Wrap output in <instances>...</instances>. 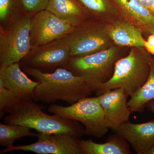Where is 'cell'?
Listing matches in <instances>:
<instances>
[{"label": "cell", "instance_id": "6da1fadb", "mask_svg": "<svg viewBox=\"0 0 154 154\" xmlns=\"http://www.w3.org/2000/svg\"><path fill=\"white\" fill-rule=\"evenodd\" d=\"M22 69L39 83L33 92V99L35 102L50 103L61 100L71 105L95 92L90 78L75 75L63 67L51 73L32 68Z\"/></svg>", "mask_w": 154, "mask_h": 154}, {"label": "cell", "instance_id": "7a4b0ae2", "mask_svg": "<svg viewBox=\"0 0 154 154\" xmlns=\"http://www.w3.org/2000/svg\"><path fill=\"white\" fill-rule=\"evenodd\" d=\"M45 107L33 99L21 102L6 116V124L23 125L37 132L44 133L67 134L80 139L85 135V128L79 122L70 120L54 114L45 113Z\"/></svg>", "mask_w": 154, "mask_h": 154}, {"label": "cell", "instance_id": "3957f363", "mask_svg": "<svg viewBox=\"0 0 154 154\" xmlns=\"http://www.w3.org/2000/svg\"><path fill=\"white\" fill-rule=\"evenodd\" d=\"M153 57L144 48H131L126 55L116 62L110 79L96 86L94 93L97 96L105 91L121 88L131 97L148 78Z\"/></svg>", "mask_w": 154, "mask_h": 154}, {"label": "cell", "instance_id": "277c9868", "mask_svg": "<svg viewBox=\"0 0 154 154\" xmlns=\"http://www.w3.org/2000/svg\"><path fill=\"white\" fill-rule=\"evenodd\" d=\"M122 57L119 46L113 44L107 49L89 55L71 57L63 68L75 75L90 78L95 91L96 86L111 78L116 62Z\"/></svg>", "mask_w": 154, "mask_h": 154}, {"label": "cell", "instance_id": "5b68a950", "mask_svg": "<svg viewBox=\"0 0 154 154\" xmlns=\"http://www.w3.org/2000/svg\"><path fill=\"white\" fill-rule=\"evenodd\" d=\"M48 110L63 118L82 123L86 135L102 137L109 130L104 110L97 97H87L67 107L52 105Z\"/></svg>", "mask_w": 154, "mask_h": 154}, {"label": "cell", "instance_id": "8992f818", "mask_svg": "<svg viewBox=\"0 0 154 154\" xmlns=\"http://www.w3.org/2000/svg\"><path fill=\"white\" fill-rule=\"evenodd\" d=\"M33 15L24 13L6 27H0V66L20 63L30 52Z\"/></svg>", "mask_w": 154, "mask_h": 154}, {"label": "cell", "instance_id": "52a82bcc", "mask_svg": "<svg viewBox=\"0 0 154 154\" xmlns=\"http://www.w3.org/2000/svg\"><path fill=\"white\" fill-rule=\"evenodd\" d=\"M71 57L84 56L107 49L113 44L107 23L94 19L76 28L66 37Z\"/></svg>", "mask_w": 154, "mask_h": 154}, {"label": "cell", "instance_id": "ba28073f", "mask_svg": "<svg viewBox=\"0 0 154 154\" xmlns=\"http://www.w3.org/2000/svg\"><path fill=\"white\" fill-rule=\"evenodd\" d=\"M70 57L69 45L65 37L32 48L19 64L22 69L32 68L43 72L51 73L63 67Z\"/></svg>", "mask_w": 154, "mask_h": 154}, {"label": "cell", "instance_id": "9c48e42d", "mask_svg": "<svg viewBox=\"0 0 154 154\" xmlns=\"http://www.w3.org/2000/svg\"><path fill=\"white\" fill-rule=\"evenodd\" d=\"M76 27L46 10L33 14L30 22L31 48L65 38Z\"/></svg>", "mask_w": 154, "mask_h": 154}, {"label": "cell", "instance_id": "30bf717a", "mask_svg": "<svg viewBox=\"0 0 154 154\" xmlns=\"http://www.w3.org/2000/svg\"><path fill=\"white\" fill-rule=\"evenodd\" d=\"M36 137L38 140L34 143L7 147L0 154L22 150L38 154H82L78 138L71 135L38 132Z\"/></svg>", "mask_w": 154, "mask_h": 154}, {"label": "cell", "instance_id": "8fae6325", "mask_svg": "<svg viewBox=\"0 0 154 154\" xmlns=\"http://www.w3.org/2000/svg\"><path fill=\"white\" fill-rule=\"evenodd\" d=\"M128 96L121 88L109 90L97 96L104 110L108 129L115 131L122 124L129 122L132 112L128 105Z\"/></svg>", "mask_w": 154, "mask_h": 154}, {"label": "cell", "instance_id": "7c38bea8", "mask_svg": "<svg viewBox=\"0 0 154 154\" xmlns=\"http://www.w3.org/2000/svg\"><path fill=\"white\" fill-rule=\"evenodd\" d=\"M119 17L148 35L154 33V15L138 0H111Z\"/></svg>", "mask_w": 154, "mask_h": 154}, {"label": "cell", "instance_id": "4fadbf2b", "mask_svg": "<svg viewBox=\"0 0 154 154\" xmlns=\"http://www.w3.org/2000/svg\"><path fill=\"white\" fill-rule=\"evenodd\" d=\"M0 80L22 102L33 99V92L39 83L28 78L19 63L0 66Z\"/></svg>", "mask_w": 154, "mask_h": 154}, {"label": "cell", "instance_id": "5bb4252c", "mask_svg": "<svg viewBox=\"0 0 154 154\" xmlns=\"http://www.w3.org/2000/svg\"><path fill=\"white\" fill-rule=\"evenodd\" d=\"M126 140L137 154H148L154 146V118L143 123L128 122L115 131Z\"/></svg>", "mask_w": 154, "mask_h": 154}, {"label": "cell", "instance_id": "9a60e30c", "mask_svg": "<svg viewBox=\"0 0 154 154\" xmlns=\"http://www.w3.org/2000/svg\"><path fill=\"white\" fill-rule=\"evenodd\" d=\"M107 31L113 44L121 47L144 48L142 31L120 18L107 23Z\"/></svg>", "mask_w": 154, "mask_h": 154}, {"label": "cell", "instance_id": "2e32d148", "mask_svg": "<svg viewBox=\"0 0 154 154\" xmlns=\"http://www.w3.org/2000/svg\"><path fill=\"white\" fill-rule=\"evenodd\" d=\"M45 10L75 27L92 19L78 0H49Z\"/></svg>", "mask_w": 154, "mask_h": 154}, {"label": "cell", "instance_id": "e0dca14e", "mask_svg": "<svg viewBox=\"0 0 154 154\" xmlns=\"http://www.w3.org/2000/svg\"><path fill=\"white\" fill-rule=\"evenodd\" d=\"M78 141L82 154H131L129 143L116 133L109 136L104 143H96L92 139H78Z\"/></svg>", "mask_w": 154, "mask_h": 154}, {"label": "cell", "instance_id": "ac0fdd59", "mask_svg": "<svg viewBox=\"0 0 154 154\" xmlns=\"http://www.w3.org/2000/svg\"><path fill=\"white\" fill-rule=\"evenodd\" d=\"M153 99H154V57L151 62L148 78L141 88L130 97L128 105L132 113H142L144 111L146 104Z\"/></svg>", "mask_w": 154, "mask_h": 154}, {"label": "cell", "instance_id": "d6986e66", "mask_svg": "<svg viewBox=\"0 0 154 154\" xmlns=\"http://www.w3.org/2000/svg\"><path fill=\"white\" fill-rule=\"evenodd\" d=\"M90 14L92 19L107 23L119 18L111 0H78Z\"/></svg>", "mask_w": 154, "mask_h": 154}, {"label": "cell", "instance_id": "ffe728a7", "mask_svg": "<svg viewBox=\"0 0 154 154\" xmlns=\"http://www.w3.org/2000/svg\"><path fill=\"white\" fill-rule=\"evenodd\" d=\"M31 128L20 125L0 124V145L3 147L14 146L16 140L26 137H36L37 133Z\"/></svg>", "mask_w": 154, "mask_h": 154}, {"label": "cell", "instance_id": "44dd1931", "mask_svg": "<svg viewBox=\"0 0 154 154\" xmlns=\"http://www.w3.org/2000/svg\"><path fill=\"white\" fill-rule=\"evenodd\" d=\"M25 13L22 0H0V27H6Z\"/></svg>", "mask_w": 154, "mask_h": 154}, {"label": "cell", "instance_id": "7402d4cb", "mask_svg": "<svg viewBox=\"0 0 154 154\" xmlns=\"http://www.w3.org/2000/svg\"><path fill=\"white\" fill-rule=\"evenodd\" d=\"M22 102L13 92L4 85L0 80V116L11 113L19 103Z\"/></svg>", "mask_w": 154, "mask_h": 154}, {"label": "cell", "instance_id": "603a6c76", "mask_svg": "<svg viewBox=\"0 0 154 154\" xmlns=\"http://www.w3.org/2000/svg\"><path fill=\"white\" fill-rule=\"evenodd\" d=\"M24 12L34 14L45 10L49 0H22Z\"/></svg>", "mask_w": 154, "mask_h": 154}, {"label": "cell", "instance_id": "cb8c5ba5", "mask_svg": "<svg viewBox=\"0 0 154 154\" xmlns=\"http://www.w3.org/2000/svg\"><path fill=\"white\" fill-rule=\"evenodd\" d=\"M144 48L154 57V33L149 35L145 39Z\"/></svg>", "mask_w": 154, "mask_h": 154}, {"label": "cell", "instance_id": "d4e9b609", "mask_svg": "<svg viewBox=\"0 0 154 154\" xmlns=\"http://www.w3.org/2000/svg\"><path fill=\"white\" fill-rule=\"evenodd\" d=\"M154 15V0H138Z\"/></svg>", "mask_w": 154, "mask_h": 154}, {"label": "cell", "instance_id": "484cf974", "mask_svg": "<svg viewBox=\"0 0 154 154\" xmlns=\"http://www.w3.org/2000/svg\"><path fill=\"white\" fill-rule=\"evenodd\" d=\"M146 107L154 115V99L149 102L146 105Z\"/></svg>", "mask_w": 154, "mask_h": 154}, {"label": "cell", "instance_id": "4316f807", "mask_svg": "<svg viewBox=\"0 0 154 154\" xmlns=\"http://www.w3.org/2000/svg\"><path fill=\"white\" fill-rule=\"evenodd\" d=\"M148 154H154V146L150 150Z\"/></svg>", "mask_w": 154, "mask_h": 154}]
</instances>
